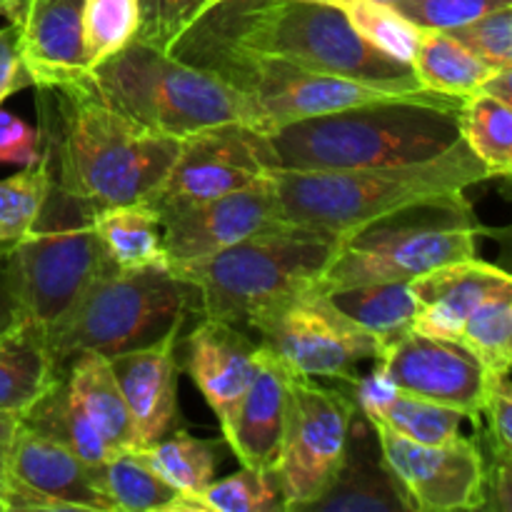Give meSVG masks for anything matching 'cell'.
Returning a JSON list of instances; mask_svg holds the SVG:
<instances>
[{
  "instance_id": "484cf974",
  "label": "cell",
  "mask_w": 512,
  "mask_h": 512,
  "mask_svg": "<svg viewBox=\"0 0 512 512\" xmlns=\"http://www.w3.org/2000/svg\"><path fill=\"white\" fill-rule=\"evenodd\" d=\"M58 378L38 328L20 323L0 340V410L23 415Z\"/></svg>"
},
{
  "instance_id": "f1b7e54d",
  "label": "cell",
  "mask_w": 512,
  "mask_h": 512,
  "mask_svg": "<svg viewBox=\"0 0 512 512\" xmlns=\"http://www.w3.org/2000/svg\"><path fill=\"white\" fill-rule=\"evenodd\" d=\"M410 68L425 90L450 98H468L495 70H500L483 63L448 30L425 28H420V40Z\"/></svg>"
},
{
  "instance_id": "7402d4cb",
  "label": "cell",
  "mask_w": 512,
  "mask_h": 512,
  "mask_svg": "<svg viewBox=\"0 0 512 512\" xmlns=\"http://www.w3.org/2000/svg\"><path fill=\"white\" fill-rule=\"evenodd\" d=\"M512 285V278L503 268L485 263L480 258L458 260L440 265L410 280V290L418 303V315L413 320L415 333L430 338L455 340L465 318L495 290Z\"/></svg>"
},
{
  "instance_id": "2e32d148",
  "label": "cell",
  "mask_w": 512,
  "mask_h": 512,
  "mask_svg": "<svg viewBox=\"0 0 512 512\" xmlns=\"http://www.w3.org/2000/svg\"><path fill=\"white\" fill-rule=\"evenodd\" d=\"M158 218L163 225L168 263L205 258L240 240L285 225L270 173L213 200L160 210Z\"/></svg>"
},
{
  "instance_id": "d6986e66",
  "label": "cell",
  "mask_w": 512,
  "mask_h": 512,
  "mask_svg": "<svg viewBox=\"0 0 512 512\" xmlns=\"http://www.w3.org/2000/svg\"><path fill=\"white\" fill-rule=\"evenodd\" d=\"M183 330H173L163 340L145 348L110 355L108 363L115 375L130 420H133L138 448L153 445L178 425V340Z\"/></svg>"
},
{
  "instance_id": "681fc988",
  "label": "cell",
  "mask_w": 512,
  "mask_h": 512,
  "mask_svg": "<svg viewBox=\"0 0 512 512\" xmlns=\"http://www.w3.org/2000/svg\"><path fill=\"white\" fill-rule=\"evenodd\" d=\"M5 465H8V445H0V488L5 483Z\"/></svg>"
},
{
  "instance_id": "5bb4252c",
  "label": "cell",
  "mask_w": 512,
  "mask_h": 512,
  "mask_svg": "<svg viewBox=\"0 0 512 512\" xmlns=\"http://www.w3.org/2000/svg\"><path fill=\"white\" fill-rule=\"evenodd\" d=\"M380 455L403 485L413 510L455 512L485 508V458L470 438L423 445L370 423Z\"/></svg>"
},
{
  "instance_id": "44dd1931",
  "label": "cell",
  "mask_w": 512,
  "mask_h": 512,
  "mask_svg": "<svg viewBox=\"0 0 512 512\" xmlns=\"http://www.w3.org/2000/svg\"><path fill=\"white\" fill-rule=\"evenodd\" d=\"M85 0H30L18 25L20 55L35 88L90 75L83 45Z\"/></svg>"
},
{
  "instance_id": "f907efd6",
  "label": "cell",
  "mask_w": 512,
  "mask_h": 512,
  "mask_svg": "<svg viewBox=\"0 0 512 512\" xmlns=\"http://www.w3.org/2000/svg\"><path fill=\"white\" fill-rule=\"evenodd\" d=\"M0 512H8V503H5L3 493H0Z\"/></svg>"
},
{
  "instance_id": "8fae6325",
  "label": "cell",
  "mask_w": 512,
  "mask_h": 512,
  "mask_svg": "<svg viewBox=\"0 0 512 512\" xmlns=\"http://www.w3.org/2000/svg\"><path fill=\"white\" fill-rule=\"evenodd\" d=\"M260 335V345L288 373L305 378H333L343 383L358 380V368L378 360V340L345 318L318 288L290 295L248 320Z\"/></svg>"
},
{
  "instance_id": "ee69618b",
  "label": "cell",
  "mask_w": 512,
  "mask_h": 512,
  "mask_svg": "<svg viewBox=\"0 0 512 512\" xmlns=\"http://www.w3.org/2000/svg\"><path fill=\"white\" fill-rule=\"evenodd\" d=\"M485 508L512 510V460H493L485 468Z\"/></svg>"
},
{
  "instance_id": "5b68a950",
  "label": "cell",
  "mask_w": 512,
  "mask_h": 512,
  "mask_svg": "<svg viewBox=\"0 0 512 512\" xmlns=\"http://www.w3.org/2000/svg\"><path fill=\"white\" fill-rule=\"evenodd\" d=\"M480 235H488V228L478 223L465 193L420 200L340 235L315 288L328 293L413 280L440 265L478 258Z\"/></svg>"
},
{
  "instance_id": "816d5d0a",
  "label": "cell",
  "mask_w": 512,
  "mask_h": 512,
  "mask_svg": "<svg viewBox=\"0 0 512 512\" xmlns=\"http://www.w3.org/2000/svg\"><path fill=\"white\" fill-rule=\"evenodd\" d=\"M380 3H395V0H380Z\"/></svg>"
},
{
  "instance_id": "7a4b0ae2",
  "label": "cell",
  "mask_w": 512,
  "mask_h": 512,
  "mask_svg": "<svg viewBox=\"0 0 512 512\" xmlns=\"http://www.w3.org/2000/svg\"><path fill=\"white\" fill-rule=\"evenodd\" d=\"M185 33L395 95L430 93L410 65L365 43L343 10L328 0H213Z\"/></svg>"
},
{
  "instance_id": "8d00e7d4",
  "label": "cell",
  "mask_w": 512,
  "mask_h": 512,
  "mask_svg": "<svg viewBox=\"0 0 512 512\" xmlns=\"http://www.w3.org/2000/svg\"><path fill=\"white\" fill-rule=\"evenodd\" d=\"M140 25L138 0H85L83 3V45L88 68L123 50L135 40Z\"/></svg>"
},
{
  "instance_id": "cb8c5ba5",
  "label": "cell",
  "mask_w": 512,
  "mask_h": 512,
  "mask_svg": "<svg viewBox=\"0 0 512 512\" xmlns=\"http://www.w3.org/2000/svg\"><path fill=\"white\" fill-rule=\"evenodd\" d=\"M308 510L410 512L413 505H410L403 485L385 465L383 455L378 453V460H373L360 450V445L348 443L343 468L335 475L330 488L315 503L308 505Z\"/></svg>"
},
{
  "instance_id": "e575fe53",
  "label": "cell",
  "mask_w": 512,
  "mask_h": 512,
  "mask_svg": "<svg viewBox=\"0 0 512 512\" xmlns=\"http://www.w3.org/2000/svg\"><path fill=\"white\" fill-rule=\"evenodd\" d=\"M338 5L355 33L388 58L410 65L420 40V28L405 20L390 3L380 0H328Z\"/></svg>"
},
{
  "instance_id": "4dcf8cb0",
  "label": "cell",
  "mask_w": 512,
  "mask_h": 512,
  "mask_svg": "<svg viewBox=\"0 0 512 512\" xmlns=\"http://www.w3.org/2000/svg\"><path fill=\"white\" fill-rule=\"evenodd\" d=\"M223 450L225 440H203L173 430V435L168 433L153 445L138 448V453L170 488L178 490L183 498H193L215 480Z\"/></svg>"
},
{
  "instance_id": "603a6c76",
  "label": "cell",
  "mask_w": 512,
  "mask_h": 512,
  "mask_svg": "<svg viewBox=\"0 0 512 512\" xmlns=\"http://www.w3.org/2000/svg\"><path fill=\"white\" fill-rule=\"evenodd\" d=\"M65 380L90 423L95 425L113 453L138 450L133 420L120 393L110 363L100 353H80L65 368Z\"/></svg>"
},
{
  "instance_id": "ba28073f",
  "label": "cell",
  "mask_w": 512,
  "mask_h": 512,
  "mask_svg": "<svg viewBox=\"0 0 512 512\" xmlns=\"http://www.w3.org/2000/svg\"><path fill=\"white\" fill-rule=\"evenodd\" d=\"M335 245L338 238L285 223L168 268L198 290L203 318L245 325L260 310L315 288Z\"/></svg>"
},
{
  "instance_id": "7c38bea8",
  "label": "cell",
  "mask_w": 512,
  "mask_h": 512,
  "mask_svg": "<svg viewBox=\"0 0 512 512\" xmlns=\"http://www.w3.org/2000/svg\"><path fill=\"white\" fill-rule=\"evenodd\" d=\"M358 405L350 393L325 388L313 378L288 373L285 435L278 480L285 510H308L320 498L348 455Z\"/></svg>"
},
{
  "instance_id": "f6af8a7d",
  "label": "cell",
  "mask_w": 512,
  "mask_h": 512,
  "mask_svg": "<svg viewBox=\"0 0 512 512\" xmlns=\"http://www.w3.org/2000/svg\"><path fill=\"white\" fill-rule=\"evenodd\" d=\"M25 323L8 278V248H0V340Z\"/></svg>"
},
{
  "instance_id": "4fadbf2b",
  "label": "cell",
  "mask_w": 512,
  "mask_h": 512,
  "mask_svg": "<svg viewBox=\"0 0 512 512\" xmlns=\"http://www.w3.org/2000/svg\"><path fill=\"white\" fill-rule=\"evenodd\" d=\"M273 170L268 133L243 123L215 125L180 140L173 165L143 203L155 213L203 203L245 188Z\"/></svg>"
},
{
  "instance_id": "1f68e13d",
  "label": "cell",
  "mask_w": 512,
  "mask_h": 512,
  "mask_svg": "<svg viewBox=\"0 0 512 512\" xmlns=\"http://www.w3.org/2000/svg\"><path fill=\"white\" fill-rule=\"evenodd\" d=\"M460 135L490 178H508L512 170V105L485 93H473L460 108Z\"/></svg>"
},
{
  "instance_id": "9a60e30c",
  "label": "cell",
  "mask_w": 512,
  "mask_h": 512,
  "mask_svg": "<svg viewBox=\"0 0 512 512\" xmlns=\"http://www.w3.org/2000/svg\"><path fill=\"white\" fill-rule=\"evenodd\" d=\"M375 368L400 393L453 408L475 423L483 418L490 373L455 340L408 330L380 353Z\"/></svg>"
},
{
  "instance_id": "f546056e",
  "label": "cell",
  "mask_w": 512,
  "mask_h": 512,
  "mask_svg": "<svg viewBox=\"0 0 512 512\" xmlns=\"http://www.w3.org/2000/svg\"><path fill=\"white\" fill-rule=\"evenodd\" d=\"M95 478L115 512H178L183 500L140 458L138 450H123L95 465Z\"/></svg>"
},
{
  "instance_id": "83f0119b",
  "label": "cell",
  "mask_w": 512,
  "mask_h": 512,
  "mask_svg": "<svg viewBox=\"0 0 512 512\" xmlns=\"http://www.w3.org/2000/svg\"><path fill=\"white\" fill-rule=\"evenodd\" d=\"M20 425L55 440L90 465H100L115 455L78 405L65 375H60L48 393L20 415Z\"/></svg>"
},
{
  "instance_id": "c3c4849f",
  "label": "cell",
  "mask_w": 512,
  "mask_h": 512,
  "mask_svg": "<svg viewBox=\"0 0 512 512\" xmlns=\"http://www.w3.org/2000/svg\"><path fill=\"white\" fill-rule=\"evenodd\" d=\"M28 3L30 0H0V15H5L13 25H20Z\"/></svg>"
},
{
  "instance_id": "30bf717a",
  "label": "cell",
  "mask_w": 512,
  "mask_h": 512,
  "mask_svg": "<svg viewBox=\"0 0 512 512\" xmlns=\"http://www.w3.org/2000/svg\"><path fill=\"white\" fill-rule=\"evenodd\" d=\"M170 55L183 63L208 70L215 78L238 90L258 113L265 133H275L298 120L338 113L355 105L393 98H428V95H395L358 80L315 73L273 55H258L218 40L180 33L170 43Z\"/></svg>"
},
{
  "instance_id": "9c48e42d",
  "label": "cell",
  "mask_w": 512,
  "mask_h": 512,
  "mask_svg": "<svg viewBox=\"0 0 512 512\" xmlns=\"http://www.w3.org/2000/svg\"><path fill=\"white\" fill-rule=\"evenodd\" d=\"M88 208L50 185L33 228L8 248V278L25 323L45 335L68 315L93 280L110 273Z\"/></svg>"
},
{
  "instance_id": "ab89813d",
  "label": "cell",
  "mask_w": 512,
  "mask_h": 512,
  "mask_svg": "<svg viewBox=\"0 0 512 512\" xmlns=\"http://www.w3.org/2000/svg\"><path fill=\"white\" fill-rule=\"evenodd\" d=\"M473 55L493 68H512V5L490 10L463 28L448 30Z\"/></svg>"
},
{
  "instance_id": "7dc6e473",
  "label": "cell",
  "mask_w": 512,
  "mask_h": 512,
  "mask_svg": "<svg viewBox=\"0 0 512 512\" xmlns=\"http://www.w3.org/2000/svg\"><path fill=\"white\" fill-rule=\"evenodd\" d=\"M18 428H20V415L5 413V410H0V445L13 443Z\"/></svg>"
},
{
  "instance_id": "8992f818",
  "label": "cell",
  "mask_w": 512,
  "mask_h": 512,
  "mask_svg": "<svg viewBox=\"0 0 512 512\" xmlns=\"http://www.w3.org/2000/svg\"><path fill=\"white\" fill-rule=\"evenodd\" d=\"M90 83L110 108L165 138L183 140L228 123L263 130L255 108L238 90L208 70L138 40L90 70Z\"/></svg>"
},
{
  "instance_id": "d4e9b609",
  "label": "cell",
  "mask_w": 512,
  "mask_h": 512,
  "mask_svg": "<svg viewBox=\"0 0 512 512\" xmlns=\"http://www.w3.org/2000/svg\"><path fill=\"white\" fill-rule=\"evenodd\" d=\"M95 235L103 243L115 270L165 268L163 225L148 203H128L90 213Z\"/></svg>"
},
{
  "instance_id": "52a82bcc",
  "label": "cell",
  "mask_w": 512,
  "mask_h": 512,
  "mask_svg": "<svg viewBox=\"0 0 512 512\" xmlns=\"http://www.w3.org/2000/svg\"><path fill=\"white\" fill-rule=\"evenodd\" d=\"M200 313V295L170 268L110 270L88 285L78 303L45 335L55 373L63 375L80 353L105 358L145 348Z\"/></svg>"
},
{
  "instance_id": "d590c367",
  "label": "cell",
  "mask_w": 512,
  "mask_h": 512,
  "mask_svg": "<svg viewBox=\"0 0 512 512\" xmlns=\"http://www.w3.org/2000/svg\"><path fill=\"white\" fill-rule=\"evenodd\" d=\"M50 185L53 178L43 153L33 165H25L23 173L0 180V248H10L33 228L48 200Z\"/></svg>"
},
{
  "instance_id": "836d02e7",
  "label": "cell",
  "mask_w": 512,
  "mask_h": 512,
  "mask_svg": "<svg viewBox=\"0 0 512 512\" xmlns=\"http://www.w3.org/2000/svg\"><path fill=\"white\" fill-rule=\"evenodd\" d=\"M458 343L465 345L490 375L510 373L512 363V285L495 290L465 318Z\"/></svg>"
},
{
  "instance_id": "3957f363",
  "label": "cell",
  "mask_w": 512,
  "mask_h": 512,
  "mask_svg": "<svg viewBox=\"0 0 512 512\" xmlns=\"http://www.w3.org/2000/svg\"><path fill=\"white\" fill-rule=\"evenodd\" d=\"M465 98L428 95L355 105L268 135L275 170H365L423 163L453 148Z\"/></svg>"
},
{
  "instance_id": "f35d334b",
  "label": "cell",
  "mask_w": 512,
  "mask_h": 512,
  "mask_svg": "<svg viewBox=\"0 0 512 512\" xmlns=\"http://www.w3.org/2000/svg\"><path fill=\"white\" fill-rule=\"evenodd\" d=\"M140 25L135 40L168 50L170 43L208 8L213 0H138Z\"/></svg>"
},
{
  "instance_id": "6da1fadb",
  "label": "cell",
  "mask_w": 512,
  "mask_h": 512,
  "mask_svg": "<svg viewBox=\"0 0 512 512\" xmlns=\"http://www.w3.org/2000/svg\"><path fill=\"white\" fill-rule=\"evenodd\" d=\"M40 153L58 190L90 210L140 203L165 178L180 140L155 135L110 108L90 75L38 88Z\"/></svg>"
},
{
  "instance_id": "4316f807",
  "label": "cell",
  "mask_w": 512,
  "mask_h": 512,
  "mask_svg": "<svg viewBox=\"0 0 512 512\" xmlns=\"http://www.w3.org/2000/svg\"><path fill=\"white\" fill-rule=\"evenodd\" d=\"M325 295L345 318L368 330L383 350L400 335L413 330V320L418 315L410 280L350 285V288L328 290Z\"/></svg>"
},
{
  "instance_id": "b9f144b4",
  "label": "cell",
  "mask_w": 512,
  "mask_h": 512,
  "mask_svg": "<svg viewBox=\"0 0 512 512\" xmlns=\"http://www.w3.org/2000/svg\"><path fill=\"white\" fill-rule=\"evenodd\" d=\"M40 158V133L18 115L0 110V163L33 165Z\"/></svg>"
},
{
  "instance_id": "bcb514c9",
  "label": "cell",
  "mask_w": 512,
  "mask_h": 512,
  "mask_svg": "<svg viewBox=\"0 0 512 512\" xmlns=\"http://www.w3.org/2000/svg\"><path fill=\"white\" fill-rule=\"evenodd\" d=\"M475 93H485L490 98L500 100V103L512 105V68H500L480 85Z\"/></svg>"
},
{
  "instance_id": "60d3db41",
  "label": "cell",
  "mask_w": 512,
  "mask_h": 512,
  "mask_svg": "<svg viewBox=\"0 0 512 512\" xmlns=\"http://www.w3.org/2000/svg\"><path fill=\"white\" fill-rule=\"evenodd\" d=\"M483 418L488 420L493 460H512V385L510 373L490 375Z\"/></svg>"
},
{
  "instance_id": "74e56055",
  "label": "cell",
  "mask_w": 512,
  "mask_h": 512,
  "mask_svg": "<svg viewBox=\"0 0 512 512\" xmlns=\"http://www.w3.org/2000/svg\"><path fill=\"white\" fill-rule=\"evenodd\" d=\"M390 5L418 28L455 30L490 10L508 8L512 0H395Z\"/></svg>"
},
{
  "instance_id": "ac0fdd59",
  "label": "cell",
  "mask_w": 512,
  "mask_h": 512,
  "mask_svg": "<svg viewBox=\"0 0 512 512\" xmlns=\"http://www.w3.org/2000/svg\"><path fill=\"white\" fill-rule=\"evenodd\" d=\"M258 350L260 345L253 343L240 325L213 318H200V323L183 340H178L185 373L198 385L220 428L228 423L240 398L253 383Z\"/></svg>"
},
{
  "instance_id": "7bdbcfd3",
  "label": "cell",
  "mask_w": 512,
  "mask_h": 512,
  "mask_svg": "<svg viewBox=\"0 0 512 512\" xmlns=\"http://www.w3.org/2000/svg\"><path fill=\"white\" fill-rule=\"evenodd\" d=\"M30 75L23 65L18 40V25H5L0 28V105L18 90L28 88Z\"/></svg>"
},
{
  "instance_id": "277c9868",
  "label": "cell",
  "mask_w": 512,
  "mask_h": 512,
  "mask_svg": "<svg viewBox=\"0 0 512 512\" xmlns=\"http://www.w3.org/2000/svg\"><path fill=\"white\" fill-rule=\"evenodd\" d=\"M270 178L285 223L340 238L405 205L465 193L490 173L460 138L443 155L423 163L365 170H273Z\"/></svg>"
},
{
  "instance_id": "ffe728a7",
  "label": "cell",
  "mask_w": 512,
  "mask_h": 512,
  "mask_svg": "<svg viewBox=\"0 0 512 512\" xmlns=\"http://www.w3.org/2000/svg\"><path fill=\"white\" fill-rule=\"evenodd\" d=\"M285 395L288 370L260 345L253 383L223 425L225 448L233 450L243 468L278 475L285 435Z\"/></svg>"
},
{
  "instance_id": "e0dca14e",
  "label": "cell",
  "mask_w": 512,
  "mask_h": 512,
  "mask_svg": "<svg viewBox=\"0 0 512 512\" xmlns=\"http://www.w3.org/2000/svg\"><path fill=\"white\" fill-rule=\"evenodd\" d=\"M0 493L8 512H28L38 498L63 500L78 512H115L100 490L95 465L23 425L8 445Z\"/></svg>"
},
{
  "instance_id": "d6a6232c",
  "label": "cell",
  "mask_w": 512,
  "mask_h": 512,
  "mask_svg": "<svg viewBox=\"0 0 512 512\" xmlns=\"http://www.w3.org/2000/svg\"><path fill=\"white\" fill-rule=\"evenodd\" d=\"M285 510L275 473L243 468L223 480H210L198 495L183 498L178 512H273Z\"/></svg>"
}]
</instances>
